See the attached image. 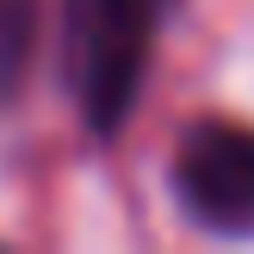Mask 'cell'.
<instances>
[{"label": "cell", "instance_id": "6da1fadb", "mask_svg": "<svg viewBox=\"0 0 254 254\" xmlns=\"http://www.w3.org/2000/svg\"><path fill=\"white\" fill-rule=\"evenodd\" d=\"M161 0H68L62 6V56L68 87L81 99V118L99 136L118 130L136 106V87L149 68V37H155Z\"/></svg>", "mask_w": 254, "mask_h": 254}, {"label": "cell", "instance_id": "7a4b0ae2", "mask_svg": "<svg viewBox=\"0 0 254 254\" xmlns=\"http://www.w3.org/2000/svg\"><path fill=\"white\" fill-rule=\"evenodd\" d=\"M174 192L205 230L254 236V124L198 118L174 155Z\"/></svg>", "mask_w": 254, "mask_h": 254}, {"label": "cell", "instance_id": "3957f363", "mask_svg": "<svg viewBox=\"0 0 254 254\" xmlns=\"http://www.w3.org/2000/svg\"><path fill=\"white\" fill-rule=\"evenodd\" d=\"M37 50V0H0V106L25 87Z\"/></svg>", "mask_w": 254, "mask_h": 254}]
</instances>
